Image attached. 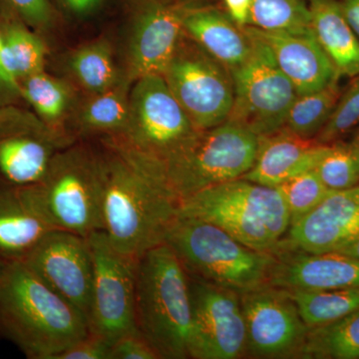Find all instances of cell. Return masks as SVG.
Returning a JSON list of instances; mask_svg holds the SVG:
<instances>
[{
  "label": "cell",
  "instance_id": "obj_1",
  "mask_svg": "<svg viewBox=\"0 0 359 359\" xmlns=\"http://www.w3.org/2000/svg\"><path fill=\"white\" fill-rule=\"evenodd\" d=\"M102 182L103 231L116 249L138 259L164 244L179 216L181 199L164 160L120 136H105L98 149Z\"/></svg>",
  "mask_w": 359,
  "mask_h": 359
},
{
  "label": "cell",
  "instance_id": "obj_2",
  "mask_svg": "<svg viewBox=\"0 0 359 359\" xmlns=\"http://www.w3.org/2000/svg\"><path fill=\"white\" fill-rule=\"evenodd\" d=\"M0 330L32 359H53L90 332L83 314L22 261L0 269Z\"/></svg>",
  "mask_w": 359,
  "mask_h": 359
},
{
  "label": "cell",
  "instance_id": "obj_3",
  "mask_svg": "<svg viewBox=\"0 0 359 359\" xmlns=\"http://www.w3.org/2000/svg\"><path fill=\"white\" fill-rule=\"evenodd\" d=\"M135 316L138 332L159 358H190V276L165 243L138 257Z\"/></svg>",
  "mask_w": 359,
  "mask_h": 359
},
{
  "label": "cell",
  "instance_id": "obj_4",
  "mask_svg": "<svg viewBox=\"0 0 359 359\" xmlns=\"http://www.w3.org/2000/svg\"><path fill=\"white\" fill-rule=\"evenodd\" d=\"M179 215L223 229L250 249L275 254L290 226L285 200L273 187L238 178L181 201Z\"/></svg>",
  "mask_w": 359,
  "mask_h": 359
},
{
  "label": "cell",
  "instance_id": "obj_5",
  "mask_svg": "<svg viewBox=\"0 0 359 359\" xmlns=\"http://www.w3.org/2000/svg\"><path fill=\"white\" fill-rule=\"evenodd\" d=\"M165 244L174 250L189 276L238 294L266 283L275 255L252 250L223 229L179 215Z\"/></svg>",
  "mask_w": 359,
  "mask_h": 359
},
{
  "label": "cell",
  "instance_id": "obj_6",
  "mask_svg": "<svg viewBox=\"0 0 359 359\" xmlns=\"http://www.w3.org/2000/svg\"><path fill=\"white\" fill-rule=\"evenodd\" d=\"M29 188L40 209L57 230L85 238L103 230L98 149L81 144L61 149L43 179Z\"/></svg>",
  "mask_w": 359,
  "mask_h": 359
},
{
  "label": "cell",
  "instance_id": "obj_7",
  "mask_svg": "<svg viewBox=\"0 0 359 359\" xmlns=\"http://www.w3.org/2000/svg\"><path fill=\"white\" fill-rule=\"evenodd\" d=\"M259 141L257 135L230 121L197 130L164 160L175 192L182 201L242 178L254 165Z\"/></svg>",
  "mask_w": 359,
  "mask_h": 359
},
{
  "label": "cell",
  "instance_id": "obj_8",
  "mask_svg": "<svg viewBox=\"0 0 359 359\" xmlns=\"http://www.w3.org/2000/svg\"><path fill=\"white\" fill-rule=\"evenodd\" d=\"M244 28L252 40V48L245 62L230 70L233 103L228 121L261 138L283 128L297 93L268 44L248 26Z\"/></svg>",
  "mask_w": 359,
  "mask_h": 359
},
{
  "label": "cell",
  "instance_id": "obj_9",
  "mask_svg": "<svg viewBox=\"0 0 359 359\" xmlns=\"http://www.w3.org/2000/svg\"><path fill=\"white\" fill-rule=\"evenodd\" d=\"M163 76L196 130L228 121L233 103L230 70L185 32Z\"/></svg>",
  "mask_w": 359,
  "mask_h": 359
},
{
  "label": "cell",
  "instance_id": "obj_10",
  "mask_svg": "<svg viewBox=\"0 0 359 359\" xmlns=\"http://www.w3.org/2000/svg\"><path fill=\"white\" fill-rule=\"evenodd\" d=\"M87 238L93 259L89 332L112 344L139 332L135 316L138 259L116 249L103 231Z\"/></svg>",
  "mask_w": 359,
  "mask_h": 359
},
{
  "label": "cell",
  "instance_id": "obj_11",
  "mask_svg": "<svg viewBox=\"0 0 359 359\" xmlns=\"http://www.w3.org/2000/svg\"><path fill=\"white\" fill-rule=\"evenodd\" d=\"M196 131L163 75H149L134 81L128 122L121 138L165 160Z\"/></svg>",
  "mask_w": 359,
  "mask_h": 359
},
{
  "label": "cell",
  "instance_id": "obj_12",
  "mask_svg": "<svg viewBox=\"0 0 359 359\" xmlns=\"http://www.w3.org/2000/svg\"><path fill=\"white\" fill-rule=\"evenodd\" d=\"M70 144L34 112L14 104L0 107V176L11 186L39 184L54 156Z\"/></svg>",
  "mask_w": 359,
  "mask_h": 359
},
{
  "label": "cell",
  "instance_id": "obj_13",
  "mask_svg": "<svg viewBox=\"0 0 359 359\" xmlns=\"http://www.w3.org/2000/svg\"><path fill=\"white\" fill-rule=\"evenodd\" d=\"M245 354L259 358H297L309 327L285 290L264 283L240 294Z\"/></svg>",
  "mask_w": 359,
  "mask_h": 359
},
{
  "label": "cell",
  "instance_id": "obj_14",
  "mask_svg": "<svg viewBox=\"0 0 359 359\" xmlns=\"http://www.w3.org/2000/svg\"><path fill=\"white\" fill-rule=\"evenodd\" d=\"M190 358L236 359L245 354L247 332L240 294L190 278Z\"/></svg>",
  "mask_w": 359,
  "mask_h": 359
},
{
  "label": "cell",
  "instance_id": "obj_15",
  "mask_svg": "<svg viewBox=\"0 0 359 359\" xmlns=\"http://www.w3.org/2000/svg\"><path fill=\"white\" fill-rule=\"evenodd\" d=\"M22 262L88 321L93 285L88 238L51 231Z\"/></svg>",
  "mask_w": 359,
  "mask_h": 359
},
{
  "label": "cell",
  "instance_id": "obj_16",
  "mask_svg": "<svg viewBox=\"0 0 359 359\" xmlns=\"http://www.w3.org/2000/svg\"><path fill=\"white\" fill-rule=\"evenodd\" d=\"M358 238V185L332 191L316 209L290 226L278 250L309 254L339 252Z\"/></svg>",
  "mask_w": 359,
  "mask_h": 359
},
{
  "label": "cell",
  "instance_id": "obj_17",
  "mask_svg": "<svg viewBox=\"0 0 359 359\" xmlns=\"http://www.w3.org/2000/svg\"><path fill=\"white\" fill-rule=\"evenodd\" d=\"M187 6L151 1L137 14L130 35L126 76L132 82L164 75L184 34Z\"/></svg>",
  "mask_w": 359,
  "mask_h": 359
},
{
  "label": "cell",
  "instance_id": "obj_18",
  "mask_svg": "<svg viewBox=\"0 0 359 359\" xmlns=\"http://www.w3.org/2000/svg\"><path fill=\"white\" fill-rule=\"evenodd\" d=\"M266 283L287 292L359 287V259L337 252H276Z\"/></svg>",
  "mask_w": 359,
  "mask_h": 359
},
{
  "label": "cell",
  "instance_id": "obj_19",
  "mask_svg": "<svg viewBox=\"0 0 359 359\" xmlns=\"http://www.w3.org/2000/svg\"><path fill=\"white\" fill-rule=\"evenodd\" d=\"M250 32L266 42L278 67L297 91V95L327 87L340 75L320 46L313 32H264L248 26Z\"/></svg>",
  "mask_w": 359,
  "mask_h": 359
},
{
  "label": "cell",
  "instance_id": "obj_20",
  "mask_svg": "<svg viewBox=\"0 0 359 359\" xmlns=\"http://www.w3.org/2000/svg\"><path fill=\"white\" fill-rule=\"evenodd\" d=\"M256 160L242 178L276 188L283 182L316 170L330 145L280 129L259 138Z\"/></svg>",
  "mask_w": 359,
  "mask_h": 359
},
{
  "label": "cell",
  "instance_id": "obj_21",
  "mask_svg": "<svg viewBox=\"0 0 359 359\" xmlns=\"http://www.w3.org/2000/svg\"><path fill=\"white\" fill-rule=\"evenodd\" d=\"M53 230L29 187L0 191V257L7 263L23 261Z\"/></svg>",
  "mask_w": 359,
  "mask_h": 359
},
{
  "label": "cell",
  "instance_id": "obj_22",
  "mask_svg": "<svg viewBox=\"0 0 359 359\" xmlns=\"http://www.w3.org/2000/svg\"><path fill=\"white\" fill-rule=\"evenodd\" d=\"M183 27L191 39L229 70L249 57L252 40L244 26L238 25L218 9L187 7Z\"/></svg>",
  "mask_w": 359,
  "mask_h": 359
},
{
  "label": "cell",
  "instance_id": "obj_23",
  "mask_svg": "<svg viewBox=\"0 0 359 359\" xmlns=\"http://www.w3.org/2000/svg\"><path fill=\"white\" fill-rule=\"evenodd\" d=\"M311 29L340 76L359 75V40L347 22L340 1L306 0Z\"/></svg>",
  "mask_w": 359,
  "mask_h": 359
},
{
  "label": "cell",
  "instance_id": "obj_24",
  "mask_svg": "<svg viewBox=\"0 0 359 359\" xmlns=\"http://www.w3.org/2000/svg\"><path fill=\"white\" fill-rule=\"evenodd\" d=\"M133 82L123 75L120 81L102 93L90 95L79 111L78 130L82 134L120 136L126 128Z\"/></svg>",
  "mask_w": 359,
  "mask_h": 359
},
{
  "label": "cell",
  "instance_id": "obj_25",
  "mask_svg": "<svg viewBox=\"0 0 359 359\" xmlns=\"http://www.w3.org/2000/svg\"><path fill=\"white\" fill-rule=\"evenodd\" d=\"M20 94L42 121L65 135L63 123L74 101L69 84L41 71L20 82Z\"/></svg>",
  "mask_w": 359,
  "mask_h": 359
},
{
  "label": "cell",
  "instance_id": "obj_26",
  "mask_svg": "<svg viewBox=\"0 0 359 359\" xmlns=\"http://www.w3.org/2000/svg\"><path fill=\"white\" fill-rule=\"evenodd\" d=\"M297 358L359 359V309L334 323L309 328Z\"/></svg>",
  "mask_w": 359,
  "mask_h": 359
},
{
  "label": "cell",
  "instance_id": "obj_27",
  "mask_svg": "<svg viewBox=\"0 0 359 359\" xmlns=\"http://www.w3.org/2000/svg\"><path fill=\"white\" fill-rule=\"evenodd\" d=\"M0 32L4 65L16 82L44 71L46 47L36 34L18 21L6 22Z\"/></svg>",
  "mask_w": 359,
  "mask_h": 359
},
{
  "label": "cell",
  "instance_id": "obj_28",
  "mask_svg": "<svg viewBox=\"0 0 359 359\" xmlns=\"http://www.w3.org/2000/svg\"><path fill=\"white\" fill-rule=\"evenodd\" d=\"M71 73L90 95L102 93L123 77L116 67L111 45L98 40L80 47L69 59Z\"/></svg>",
  "mask_w": 359,
  "mask_h": 359
},
{
  "label": "cell",
  "instance_id": "obj_29",
  "mask_svg": "<svg viewBox=\"0 0 359 359\" xmlns=\"http://www.w3.org/2000/svg\"><path fill=\"white\" fill-rule=\"evenodd\" d=\"M287 292L309 328L334 323L359 309V287Z\"/></svg>",
  "mask_w": 359,
  "mask_h": 359
},
{
  "label": "cell",
  "instance_id": "obj_30",
  "mask_svg": "<svg viewBox=\"0 0 359 359\" xmlns=\"http://www.w3.org/2000/svg\"><path fill=\"white\" fill-rule=\"evenodd\" d=\"M341 92L339 78L325 88L297 95L283 129L302 138H316L327 122Z\"/></svg>",
  "mask_w": 359,
  "mask_h": 359
},
{
  "label": "cell",
  "instance_id": "obj_31",
  "mask_svg": "<svg viewBox=\"0 0 359 359\" xmlns=\"http://www.w3.org/2000/svg\"><path fill=\"white\" fill-rule=\"evenodd\" d=\"M264 32H308L311 11L306 0H252L248 25Z\"/></svg>",
  "mask_w": 359,
  "mask_h": 359
},
{
  "label": "cell",
  "instance_id": "obj_32",
  "mask_svg": "<svg viewBox=\"0 0 359 359\" xmlns=\"http://www.w3.org/2000/svg\"><path fill=\"white\" fill-rule=\"evenodd\" d=\"M321 181L332 191L346 190L359 183V146L330 144V149L316 168Z\"/></svg>",
  "mask_w": 359,
  "mask_h": 359
},
{
  "label": "cell",
  "instance_id": "obj_33",
  "mask_svg": "<svg viewBox=\"0 0 359 359\" xmlns=\"http://www.w3.org/2000/svg\"><path fill=\"white\" fill-rule=\"evenodd\" d=\"M276 188L289 210L290 226L316 209L332 192L323 184L316 170L287 180Z\"/></svg>",
  "mask_w": 359,
  "mask_h": 359
},
{
  "label": "cell",
  "instance_id": "obj_34",
  "mask_svg": "<svg viewBox=\"0 0 359 359\" xmlns=\"http://www.w3.org/2000/svg\"><path fill=\"white\" fill-rule=\"evenodd\" d=\"M359 123V75L340 94L332 114L316 140L330 145L351 131Z\"/></svg>",
  "mask_w": 359,
  "mask_h": 359
},
{
  "label": "cell",
  "instance_id": "obj_35",
  "mask_svg": "<svg viewBox=\"0 0 359 359\" xmlns=\"http://www.w3.org/2000/svg\"><path fill=\"white\" fill-rule=\"evenodd\" d=\"M16 14L35 28H47L54 20L50 0H6Z\"/></svg>",
  "mask_w": 359,
  "mask_h": 359
},
{
  "label": "cell",
  "instance_id": "obj_36",
  "mask_svg": "<svg viewBox=\"0 0 359 359\" xmlns=\"http://www.w3.org/2000/svg\"><path fill=\"white\" fill-rule=\"evenodd\" d=\"M154 349L140 332L123 335L110 346L108 359H158Z\"/></svg>",
  "mask_w": 359,
  "mask_h": 359
},
{
  "label": "cell",
  "instance_id": "obj_37",
  "mask_svg": "<svg viewBox=\"0 0 359 359\" xmlns=\"http://www.w3.org/2000/svg\"><path fill=\"white\" fill-rule=\"evenodd\" d=\"M111 344L89 332L84 339L71 344L53 359H108Z\"/></svg>",
  "mask_w": 359,
  "mask_h": 359
},
{
  "label": "cell",
  "instance_id": "obj_38",
  "mask_svg": "<svg viewBox=\"0 0 359 359\" xmlns=\"http://www.w3.org/2000/svg\"><path fill=\"white\" fill-rule=\"evenodd\" d=\"M21 98L20 85L7 71L4 62V47L0 32V107L14 104Z\"/></svg>",
  "mask_w": 359,
  "mask_h": 359
},
{
  "label": "cell",
  "instance_id": "obj_39",
  "mask_svg": "<svg viewBox=\"0 0 359 359\" xmlns=\"http://www.w3.org/2000/svg\"><path fill=\"white\" fill-rule=\"evenodd\" d=\"M229 16L240 26L248 25L252 0H224Z\"/></svg>",
  "mask_w": 359,
  "mask_h": 359
},
{
  "label": "cell",
  "instance_id": "obj_40",
  "mask_svg": "<svg viewBox=\"0 0 359 359\" xmlns=\"http://www.w3.org/2000/svg\"><path fill=\"white\" fill-rule=\"evenodd\" d=\"M340 6L347 22L359 40V0H342Z\"/></svg>",
  "mask_w": 359,
  "mask_h": 359
},
{
  "label": "cell",
  "instance_id": "obj_41",
  "mask_svg": "<svg viewBox=\"0 0 359 359\" xmlns=\"http://www.w3.org/2000/svg\"><path fill=\"white\" fill-rule=\"evenodd\" d=\"M63 1L73 13L86 14L91 13L92 11L100 6L103 0H63Z\"/></svg>",
  "mask_w": 359,
  "mask_h": 359
},
{
  "label": "cell",
  "instance_id": "obj_42",
  "mask_svg": "<svg viewBox=\"0 0 359 359\" xmlns=\"http://www.w3.org/2000/svg\"><path fill=\"white\" fill-rule=\"evenodd\" d=\"M337 252L359 259V238H356L355 241H353L348 245H346V247L342 248Z\"/></svg>",
  "mask_w": 359,
  "mask_h": 359
}]
</instances>
